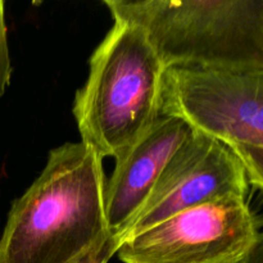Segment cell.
Wrapping results in <instances>:
<instances>
[{
  "mask_svg": "<svg viewBox=\"0 0 263 263\" xmlns=\"http://www.w3.org/2000/svg\"><path fill=\"white\" fill-rule=\"evenodd\" d=\"M103 158L66 143L12 204L0 239V263H68L108 235Z\"/></svg>",
  "mask_w": 263,
  "mask_h": 263,
  "instance_id": "obj_1",
  "label": "cell"
},
{
  "mask_svg": "<svg viewBox=\"0 0 263 263\" xmlns=\"http://www.w3.org/2000/svg\"><path fill=\"white\" fill-rule=\"evenodd\" d=\"M164 71L146 33L134 23L115 21L74 98L82 143L102 158L122 157L162 116Z\"/></svg>",
  "mask_w": 263,
  "mask_h": 263,
  "instance_id": "obj_2",
  "label": "cell"
},
{
  "mask_svg": "<svg viewBox=\"0 0 263 263\" xmlns=\"http://www.w3.org/2000/svg\"><path fill=\"white\" fill-rule=\"evenodd\" d=\"M139 26L164 67L263 69V0H105Z\"/></svg>",
  "mask_w": 263,
  "mask_h": 263,
  "instance_id": "obj_3",
  "label": "cell"
},
{
  "mask_svg": "<svg viewBox=\"0 0 263 263\" xmlns=\"http://www.w3.org/2000/svg\"><path fill=\"white\" fill-rule=\"evenodd\" d=\"M162 115L229 146L263 148V69L168 67Z\"/></svg>",
  "mask_w": 263,
  "mask_h": 263,
  "instance_id": "obj_4",
  "label": "cell"
},
{
  "mask_svg": "<svg viewBox=\"0 0 263 263\" xmlns=\"http://www.w3.org/2000/svg\"><path fill=\"white\" fill-rule=\"evenodd\" d=\"M247 198H228L184 211L121 241L123 263H239L258 239Z\"/></svg>",
  "mask_w": 263,
  "mask_h": 263,
  "instance_id": "obj_5",
  "label": "cell"
},
{
  "mask_svg": "<svg viewBox=\"0 0 263 263\" xmlns=\"http://www.w3.org/2000/svg\"><path fill=\"white\" fill-rule=\"evenodd\" d=\"M243 163L226 144L194 131L164 168L148 202L122 240L198 205L228 198H247Z\"/></svg>",
  "mask_w": 263,
  "mask_h": 263,
  "instance_id": "obj_6",
  "label": "cell"
},
{
  "mask_svg": "<svg viewBox=\"0 0 263 263\" xmlns=\"http://www.w3.org/2000/svg\"><path fill=\"white\" fill-rule=\"evenodd\" d=\"M194 128L175 116L162 115L118 159L105 184L108 233L122 240L148 202L164 168Z\"/></svg>",
  "mask_w": 263,
  "mask_h": 263,
  "instance_id": "obj_7",
  "label": "cell"
},
{
  "mask_svg": "<svg viewBox=\"0 0 263 263\" xmlns=\"http://www.w3.org/2000/svg\"><path fill=\"white\" fill-rule=\"evenodd\" d=\"M246 170L249 184L263 192V148L247 145L230 146Z\"/></svg>",
  "mask_w": 263,
  "mask_h": 263,
  "instance_id": "obj_8",
  "label": "cell"
},
{
  "mask_svg": "<svg viewBox=\"0 0 263 263\" xmlns=\"http://www.w3.org/2000/svg\"><path fill=\"white\" fill-rule=\"evenodd\" d=\"M120 244V239L108 234L102 240L94 244L89 251L68 263H108L109 259L117 253Z\"/></svg>",
  "mask_w": 263,
  "mask_h": 263,
  "instance_id": "obj_9",
  "label": "cell"
},
{
  "mask_svg": "<svg viewBox=\"0 0 263 263\" xmlns=\"http://www.w3.org/2000/svg\"><path fill=\"white\" fill-rule=\"evenodd\" d=\"M10 74H12V66H10L9 48H8L4 2L0 0V98L4 95L5 89L9 85Z\"/></svg>",
  "mask_w": 263,
  "mask_h": 263,
  "instance_id": "obj_10",
  "label": "cell"
},
{
  "mask_svg": "<svg viewBox=\"0 0 263 263\" xmlns=\"http://www.w3.org/2000/svg\"><path fill=\"white\" fill-rule=\"evenodd\" d=\"M241 263H263V233H259L256 244Z\"/></svg>",
  "mask_w": 263,
  "mask_h": 263,
  "instance_id": "obj_11",
  "label": "cell"
},
{
  "mask_svg": "<svg viewBox=\"0 0 263 263\" xmlns=\"http://www.w3.org/2000/svg\"><path fill=\"white\" fill-rule=\"evenodd\" d=\"M241 262H243V261H241ZM241 262H239V263H241Z\"/></svg>",
  "mask_w": 263,
  "mask_h": 263,
  "instance_id": "obj_12",
  "label": "cell"
}]
</instances>
